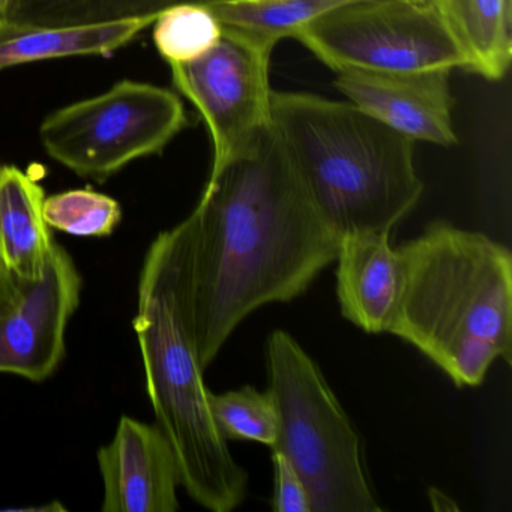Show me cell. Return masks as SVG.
Returning a JSON list of instances; mask_svg holds the SVG:
<instances>
[{
    "mask_svg": "<svg viewBox=\"0 0 512 512\" xmlns=\"http://www.w3.org/2000/svg\"><path fill=\"white\" fill-rule=\"evenodd\" d=\"M173 229L185 308L205 370L251 313L304 295L335 262L341 241L271 127L208 179L196 208Z\"/></svg>",
    "mask_w": 512,
    "mask_h": 512,
    "instance_id": "1",
    "label": "cell"
},
{
    "mask_svg": "<svg viewBox=\"0 0 512 512\" xmlns=\"http://www.w3.org/2000/svg\"><path fill=\"white\" fill-rule=\"evenodd\" d=\"M403 289L388 334L412 344L458 388L511 364L512 256L490 236L434 221L398 247Z\"/></svg>",
    "mask_w": 512,
    "mask_h": 512,
    "instance_id": "2",
    "label": "cell"
},
{
    "mask_svg": "<svg viewBox=\"0 0 512 512\" xmlns=\"http://www.w3.org/2000/svg\"><path fill=\"white\" fill-rule=\"evenodd\" d=\"M271 128L311 202L340 239L392 232L421 200L415 142L350 101L274 91Z\"/></svg>",
    "mask_w": 512,
    "mask_h": 512,
    "instance_id": "3",
    "label": "cell"
},
{
    "mask_svg": "<svg viewBox=\"0 0 512 512\" xmlns=\"http://www.w3.org/2000/svg\"><path fill=\"white\" fill-rule=\"evenodd\" d=\"M133 326L155 424L175 452L181 487L209 511H233L247 496L250 475L212 416L185 308L175 229L160 233L146 253Z\"/></svg>",
    "mask_w": 512,
    "mask_h": 512,
    "instance_id": "4",
    "label": "cell"
},
{
    "mask_svg": "<svg viewBox=\"0 0 512 512\" xmlns=\"http://www.w3.org/2000/svg\"><path fill=\"white\" fill-rule=\"evenodd\" d=\"M269 391L280 416V451L304 479L311 512H379L361 439L322 368L299 341L275 329L266 341Z\"/></svg>",
    "mask_w": 512,
    "mask_h": 512,
    "instance_id": "5",
    "label": "cell"
},
{
    "mask_svg": "<svg viewBox=\"0 0 512 512\" xmlns=\"http://www.w3.org/2000/svg\"><path fill=\"white\" fill-rule=\"evenodd\" d=\"M187 125L175 92L122 80L104 94L56 110L38 134L52 160L104 184L133 161L163 154Z\"/></svg>",
    "mask_w": 512,
    "mask_h": 512,
    "instance_id": "6",
    "label": "cell"
},
{
    "mask_svg": "<svg viewBox=\"0 0 512 512\" xmlns=\"http://www.w3.org/2000/svg\"><path fill=\"white\" fill-rule=\"evenodd\" d=\"M295 40L335 73L466 68L430 0H353L314 20Z\"/></svg>",
    "mask_w": 512,
    "mask_h": 512,
    "instance_id": "7",
    "label": "cell"
},
{
    "mask_svg": "<svg viewBox=\"0 0 512 512\" xmlns=\"http://www.w3.org/2000/svg\"><path fill=\"white\" fill-rule=\"evenodd\" d=\"M272 52L223 31L220 43L202 58L170 65L173 85L196 106L211 134L214 155L208 179L215 178L271 127Z\"/></svg>",
    "mask_w": 512,
    "mask_h": 512,
    "instance_id": "8",
    "label": "cell"
},
{
    "mask_svg": "<svg viewBox=\"0 0 512 512\" xmlns=\"http://www.w3.org/2000/svg\"><path fill=\"white\" fill-rule=\"evenodd\" d=\"M82 287L76 262L56 241L40 277L16 281L10 298L0 304V374L43 383L59 370Z\"/></svg>",
    "mask_w": 512,
    "mask_h": 512,
    "instance_id": "9",
    "label": "cell"
},
{
    "mask_svg": "<svg viewBox=\"0 0 512 512\" xmlns=\"http://www.w3.org/2000/svg\"><path fill=\"white\" fill-rule=\"evenodd\" d=\"M451 74L452 70L341 71L335 88L350 103L413 142L451 148L457 145L452 125Z\"/></svg>",
    "mask_w": 512,
    "mask_h": 512,
    "instance_id": "10",
    "label": "cell"
},
{
    "mask_svg": "<svg viewBox=\"0 0 512 512\" xmlns=\"http://www.w3.org/2000/svg\"><path fill=\"white\" fill-rule=\"evenodd\" d=\"M103 478V512H176L181 472L157 424L124 415L112 442L97 452Z\"/></svg>",
    "mask_w": 512,
    "mask_h": 512,
    "instance_id": "11",
    "label": "cell"
},
{
    "mask_svg": "<svg viewBox=\"0 0 512 512\" xmlns=\"http://www.w3.org/2000/svg\"><path fill=\"white\" fill-rule=\"evenodd\" d=\"M389 238L391 232L343 236L335 259L341 316L367 334H388L403 289V260Z\"/></svg>",
    "mask_w": 512,
    "mask_h": 512,
    "instance_id": "12",
    "label": "cell"
},
{
    "mask_svg": "<svg viewBox=\"0 0 512 512\" xmlns=\"http://www.w3.org/2000/svg\"><path fill=\"white\" fill-rule=\"evenodd\" d=\"M158 14L85 26L0 22V71L74 56L110 58L151 28Z\"/></svg>",
    "mask_w": 512,
    "mask_h": 512,
    "instance_id": "13",
    "label": "cell"
},
{
    "mask_svg": "<svg viewBox=\"0 0 512 512\" xmlns=\"http://www.w3.org/2000/svg\"><path fill=\"white\" fill-rule=\"evenodd\" d=\"M44 200L37 179L17 166H0V256L16 281L40 277L55 245Z\"/></svg>",
    "mask_w": 512,
    "mask_h": 512,
    "instance_id": "14",
    "label": "cell"
},
{
    "mask_svg": "<svg viewBox=\"0 0 512 512\" xmlns=\"http://www.w3.org/2000/svg\"><path fill=\"white\" fill-rule=\"evenodd\" d=\"M466 59V70L499 82L512 58V0H430Z\"/></svg>",
    "mask_w": 512,
    "mask_h": 512,
    "instance_id": "15",
    "label": "cell"
},
{
    "mask_svg": "<svg viewBox=\"0 0 512 512\" xmlns=\"http://www.w3.org/2000/svg\"><path fill=\"white\" fill-rule=\"evenodd\" d=\"M353 0H203L221 29L275 49L314 20Z\"/></svg>",
    "mask_w": 512,
    "mask_h": 512,
    "instance_id": "16",
    "label": "cell"
},
{
    "mask_svg": "<svg viewBox=\"0 0 512 512\" xmlns=\"http://www.w3.org/2000/svg\"><path fill=\"white\" fill-rule=\"evenodd\" d=\"M185 0H19L14 22L85 26L152 16Z\"/></svg>",
    "mask_w": 512,
    "mask_h": 512,
    "instance_id": "17",
    "label": "cell"
},
{
    "mask_svg": "<svg viewBox=\"0 0 512 512\" xmlns=\"http://www.w3.org/2000/svg\"><path fill=\"white\" fill-rule=\"evenodd\" d=\"M154 43L169 65L190 64L211 52L223 29L203 0H185L158 14Z\"/></svg>",
    "mask_w": 512,
    "mask_h": 512,
    "instance_id": "18",
    "label": "cell"
},
{
    "mask_svg": "<svg viewBox=\"0 0 512 512\" xmlns=\"http://www.w3.org/2000/svg\"><path fill=\"white\" fill-rule=\"evenodd\" d=\"M211 412L221 434L230 440L256 442L274 448L280 430V416L274 395L245 385L233 391L209 394Z\"/></svg>",
    "mask_w": 512,
    "mask_h": 512,
    "instance_id": "19",
    "label": "cell"
},
{
    "mask_svg": "<svg viewBox=\"0 0 512 512\" xmlns=\"http://www.w3.org/2000/svg\"><path fill=\"white\" fill-rule=\"evenodd\" d=\"M43 212L50 229L76 238L112 236L124 218L118 200L91 187L46 196Z\"/></svg>",
    "mask_w": 512,
    "mask_h": 512,
    "instance_id": "20",
    "label": "cell"
},
{
    "mask_svg": "<svg viewBox=\"0 0 512 512\" xmlns=\"http://www.w3.org/2000/svg\"><path fill=\"white\" fill-rule=\"evenodd\" d=\"M271 458L274 467L272 509L275 512H311L310 494L298 470L280 451H272Z\"/></svg>",
    "mask_w": 512,
    "mask_h": 512,
    "instance_id": "21",
    "label": "cell"
},
{
    "mask_svg": "<svg viewBox=\"0 0 512 512\" xmlns=\"http://www.w3.org/2000/svg\"><path fill=\"white\" fill-rule=\"evenodd\" d=\"M14 289H16V281H14L13 275L10 274L2 256H0V304H4L10 298Z\"/></svg>",
    "mask_w": 512,
    "mask_h": 512,
    "instance_id": "22",
    "label": "cell"
},
{
    "mask_svg": "<svg viewBox=\"0 0 512 512\" xmlns=\"http://www.w3.org/2000/svg\"><path fill=\"white\" fill-rule=\"evenodd\" d=\"M428 494H430L431 502H433L434 509H440V511H446V509H458L457 506L454 505L451 499L442 491L436 490V488H430L428 490Z\"/></svg>",
    "mask_w": 512,
    "mask_h": 512,
    "instance_id": "23",
    "label": "cell"
},
{
    "mask_svg": "<svg viewBox=\"0 0 512 512\" xmlns=\"http://www.w3.org/2000/svg\"><path fill=\"white\" fill-rule=\"evenodd\" d=\"M17 5H19V0H0V22L13 19Z\"/></svg>",
    "mask_w": 512,
    "mask_h": 512,
    "instance_id": "24",
    "label": "cell"
},
{
    "mask_svg": "<svg viewBox=\"0 0 512 512\" xmlns=\"http://www.w3.org/2000/svg\"><path fill=\"white\" fill-rule=\"evenodd\" d=\"M0 166H2V164H0Z\"/></svg>",
    "mask_w": 512,
    "mask_h": 512,
    "instance_id": "25",
    "label": "cell"
}]
</instances>
